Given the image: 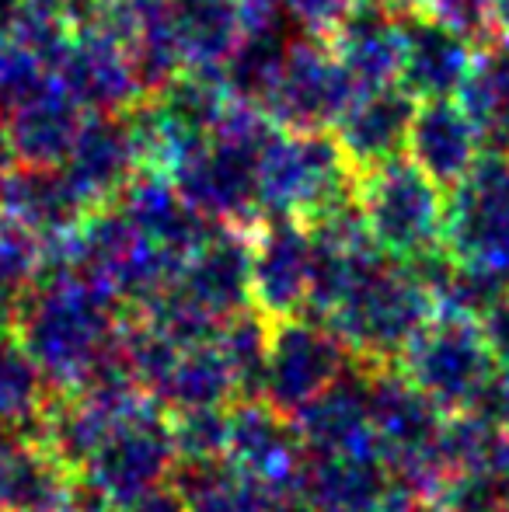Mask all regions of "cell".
<instances>
[{"label": "cell", "mask_w": 509, "mask_h": 512, "mask_svg": "<svg viewBox=\"0 0 509 512\" xmlns=\"http://www.w3.org/2000/svg\"><path fill=\"white\" fill-rule=\"evenodd\" d=\"M356 91L360 88L339 67L328 42L318 35L297 32L262 108L286 133H321L339 122Z\"/></svg>", "instance_id": "cell-1"}, {"label": "cell", "mask_w": 509, "mask_h": 512, "mask_svg": "<svg viewBox=\"0 0 509 512\" xmlns=\"http://www.w3.org/2000/svg\"><path fill=\"white\" fill-rule=\"evenodd\" d=\"M49 74L84 112H126L143 98L129 49L102 25L77 28Z\"/></svg>", "instance_id": "cell-2"}, {"label": "cell", "mask_w": 509, "mask_h": 512, "mask_svg": "<svg viewBox=\"0 0 509 512\" xmlns=\"http://www.w3.org/2000/svg\"><path fill=\"white\" fill-rule=\"evenodd\" d=\"M475 42L454 25L429 14L426 7L401 11L398 84L415 102L454 98L475 60Z\"/></svg>", "instance_id": "cell-3"}, {"label": "cell", "mask_w": 509, "mask_h": 512, "mask_svg": "<svg viewBox=\"0 0 509 512\" xmlns=\"http://www.w3.org/2000/svg\"><path fill=\"white\" fill-rule=\"evenodd\" d=\"M363 175V206L374 234L394 251L422 248L440 223L436 182H429L408 157H394Z\"/></svg>", "instance_id": "cell-4"}, {"label": "cell", "mask_w": 509, "mask_h": 512, "mask_svg": "<svg viewBox=\"0 0 509 512\" xmlns=\"http://www.w3.org/2000/svg\"><path fill=\"white\" fill-rule=\"evenodd\" d=\"M450 234L485 265H509V157L478 154L475 168L454 185Z\"/></svg>", "instance_id": "cell-5"}, {"label": "cell", "mask_w": 509, "mask_h": 512, "mask_svg": "<svg viewBox=\"0 0 509 512\" xmlns=\"http://www.w3.org/2000/svg\"><path fill=\"white\" fill-rule=\"evenodd\" d=\"M415 108L419 102L398 81L356 91V98L335 122V140H339L346 161L363 175V171H374L401 157Z\"/></svg>", "instance_id": "cell-6"}, {"label": "cell", "mask_w": 509, "mask_h": 512, "mask_svg": "<svg viewBox=\"0 0 509 512\" xmlns=\"http://www.w3.org/2000/svg\"><path fill=\"white\" fill-rule=\"evenodd\" d=\"M325 42L360 91L398 81L401 11L387 7L384 0H356L346 18L325 35Z\"/></svg>", "instance_id": "cell-7"}, {"label": "cell", "mask_w": 509, "mask_h": 512, "mask_svg": "<svg viewBox=\"0 0 509 512\" xmlns=\"http://www.w3.org/2000/svg\"><path fill=\"white\" fill-rule=\"evenodd\" d=\"M408 161L429 178V182L454 189L482 154L475 122L454 98H433L419 102L408 129Z\"/></svg>", "instance_id": "cell-8"}, {"label": "cell", "mask_w": 509, "mask_h": 512, "mask_svg": "<svg viewBox=\"0 0 509 512\" xmlns=\"http://www.w3.org/2000/svg\"><path fill=\"white\" fill-rule=\"evenodd\" d=\"M136 161H140V150H136L126 115L88 112L77 129L67 161H63V171L84 192V199H102L123 189L133 178Z\"/></svg>", "instance_id": "cell-9"}, {"label": "cell", "mask_w": 509, "mask_h": 512, "mask_svg": "<svg viewBox=\"0 0 509 512\" xmlns=\"http://www.w3.org/2000/svg\"><path fill=\"white\" fill-rule=\"evenodd\" d=\"M0 122L18 164H63L84 122V108L49 77L46 88L35 91Z\"/></svg>", "instance_id": "cell-10"}, {"label": "cell", "mask_w": 509, "mask_h": 512, "mask_svg": "<svg viewBox=\"0 0 509 512\" xmlns=\"http://www.w3.org/2000/svg\"><path fill=\"white\" fill-rule=\"evenodd\" d=\"M84 192L60 164H18L0 178V213L32 234H53L81 216Z\"/></svg>", "instance_id": "cell-11"}, {"label": "cell", "mask_w": 509, "mask_h": 512, "mask_svg": "<svg viewBox=\"0 0 509 512\" xmlns=\"http://www.w3.org/2000/svg\"><path fill=\"white\" fill-rule=\"evenodd\" d=\"M164 14L182 53V67L199 74H220L245 32L241 0H164Z\"/></svg>", "instance_id": "cell-12"}, {"label": "cell", "mask_w": 509, "mask_h": 512, "mask_svg": "<svg viewBox=\"0 0 509 512\" xmlns=\"http://www.w3.org/2000/svg\"><path fill=\"white\" fill-rule=\"evenodd\" d=\"M290 28L293 25L286 14L245 25L238 46L231 49V56H227L224 67H220V81H224L227 98L262 108L272 84H276L279 70H283L286 49H290V42H293Z\"/></svg>", "instance_id": "cell-13"}, {"label": "cell", "mask_w": 509, "mask_h": 512, "mask_svg": "<svg viewBox=\"0 0 509 512\" xmlns=\"http://www.w3.org/2000/svg\"><path fill=\"white\" fill-rule=\"evenodd\" d=\"M457 102L475 122L482 147L509 157V42L492 39L475 49Z\"/></svg>", "instance_id": "cell-14"}, {"label": "cell", "mask_w": 509, "mask_h": 512, "mask_svg": "<svg viewBox=\"0 0 509 512\" xmlns=\"http://www.w3.org/2000/svg\"><path fill=\"white\" fill-rule=\"evenodd\" d=\"M0 478H4V506L11 512H53L60 502V481L32 453L7 460L0 467Z\"/></svg>", "instance_id": "cell-15"}, {"label": "cell", "mask_w": 509, "mask_h": 512, "mask_svg": "<svg viewBox=\"0 0 509 512\" xmlns=\"http://www.w3.org/2000/svg\"><path fill=\"white\" fill-rule=\"evenodd\" d=\"M49 70L21 42L0 39V119L49 84Z\"/></svg>", "instance_id": "cell-16"}, {"label": "cell", "mask_w": 509, "mask_h": 512, "mask_svg": "<svg viewBox=\"0 0 509 512\" xmlns=\"http://www.w3.org/2000/svg\"><path fill=\"white\" fill-rule=\"evenodd\" d=\"M35 262V244L32 230L21 223L4 220L0 223V297H11L21 283L28 279Z\"/></svg>", "instance_id": "cell-17"}, {"label": "cell", "mask_w": 509, "mask_h": 512, "mask_svg": "<svg viewBox=\"0 0 509 512\" xmlns=\"http://www.w3.org/2000/svg\"><path fill=\"white\" fill-rule=\"evenodd\" d=\"M419 7L454 25L475 46L492 42V0H419Z\"/></svg>", "instance_id": "cell-18"}, {"label": "cell", "mask_w": 509, "mask_h": 512, "mask_svg": "<svg viewBox=\"0 0 509 512\" xmlns=\"http://www.w3.org/2000/svg\"><path fill=\"white\" fill-rule=\"evenodd\" d=\"M353 4L356 0H283V14L290 25H297V32L325 39Z\"/></svg>", "instance_id": "cell-19"}, {"label": "cell", "mask_w": 509, "mask_h": 512, "mask_svg": "<svg viewBox=\"0 0 509 512\" xmlns=\"http://www.w3.org/2000/svg\"><path fill=\"white\" fill-rule=\"evenodd\" d=\"M241 11H245V25H252V21H269L283 14V0H241Z\"/></svg>", "instance_id": "cell-20"}, {"label": "cell", "mask_w": 509, "mask_h": 512, "mask_svg": "<svg viewBox=\"0 0 509 512\" xmlns=\"http://www.w3.org/2000/svg\"><path fill=\"white\" fill-rule=\"evenodd\" d=\"M25 0H0V39H11L14 25H18V14Z\"/></svg>", "instance_id": "cell-21"}, {"label": "cell", "mask_w": 509, "mask_h": 512, "mask_svg": "<svg viewBox=\"0 0 509 512\" xmlns=\"http://www.w3.org/2000/svg\"><path fill=\"white\" fill-rule=\"evenodd\" d=\"M492 39L509 42V0H492Z\"/></svg>", "instance_id": "cell-22"}, {"label": "cell", "mask_w": 509, "mask_h": 512, "mask_svg": "<svg viewBox=\"0 0 509 512\" xmlns=\"http://www.w3.org/2000/svg\"><path fill=\"white\" fill-rule=\"evenodd\" d=\"M11 164H14V150H11V140H7V133H4V122H0V178L11 171Z\"/></svg>", "instance_id": "cell-23"}, {"label": "cell", "mask_w": 509, "mask_h": 512, "mask_svg": "<svg viewBox=\"0 0 509 512\" xmlns=\"http://www.w3.org/2000/svg\"><path fill=\"white\" fill-rule=\"evenodd\" d=\"M387 7H394V11H408V7H419V0H384Z\"/></svg>", "instance_id": "cell-24"}, {"label": "cell", "mask_w": 509, "mask_h": 512, "mask_svg": "<svg viewBox=\"0 0 509 512\" xmlns=\"http://www.w3.org/2000/svg\"><path fill=\"white\" fill-rule=\"evenodd\" d=\"M4 418L7 415H0V450H4V443H7V425H4Z\"/></svg>", "instance_id": "cell-25"}, {"label": "cell", "mask_w": 509, "mask_h": 512, "mask_svg": "<svg viewBox=\"0 0 509 512\" xmlns=\"http://www.w3.org/2000/svg\"><path fill=\"white\" fill-rule=\"evenodd\" d=\"M0 506H4V478H0Z\"/></svg>", "instance_id": "cell-26"}]
</instances>
